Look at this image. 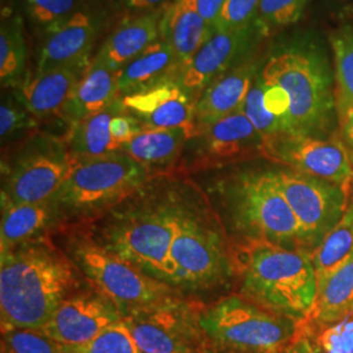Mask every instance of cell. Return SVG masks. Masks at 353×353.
<instances>
[{
    "mask_svg": "<svg viewBox=\"0 0 353 353\" xmlns=\"http://www.w3.org/2000/svg\"><path fill=\"white\" fill-rule=\"evenodd\" d=\"M75 285L72 259L43 239L1 252V331H41Z\"/></svg>",
    "mask_w": 353,
    "mask_h": 353,
    "instance_id": "6da1fadb",
    "label": "cell"
},
{
    "mask_svg": "<svg viewBox=\"0 0 353 353\" xmlns=\"http://www.w3.org/2000/svg\"><path fill=\"white\" fill-rule=\"evenodd\" d=\"M198 323L205 344L220 353H285L301 334V323L239 294L204 309Z\"/></svg>",
    "mask_w": 353,
    "mask_h": 353,
    "instance_id": "52a82bcc",
    "label": "cell"
},
{
    "mask_svg": "<svg viewBox=\"0 0 353 353\" xmlns=\"http://www.w3.org/2000/svg\"><path fill=\"white\" fill-rule=\"evenodd\" d=\"M223 199L230 225L240 240L265 241L307 250L303 228L279 189L272 170L230 176L223 185Z\"/></svg>",
    "mask_w": 353,
    "mask_h": 353,
    "instance_id": "8992f818",
    "label": "cell"
},
{
    "mask_svg": "<svg viewBox=\"0 0 353 353\" xmlns=\"http://www.w3.org/2000/svg\"><path fill=\"white\" fill-rule=\"evenodd\" d=\"M348 208H350V211L352 212L353 216V189L352 191H351V199H350V207H348Z\"/></svg>",
    "mask_w": 353,
    "mask_h": 353,
    "instance_id": "bcb514c9",
    "label": "cell"
},
{
    "mask_svg": "<svg viewBox=\"0 0 353 353\" xmlns=\"http://www.w3.org/2000/svg\"><path fill=\"white\" fill-rule=\"evenodd\" d=\"M1 344L11 353H62L58 343L33 330H4Z\"/></svg>",
    "mask_w": 353,
    "mask_h": 353,
    "instance_id": "74e56055",
    "label": "cell"
},
{
    "mask_svg": "<svg viewBox=\"0 0 353 353\" xmlns=\"http://www.w3.org/2000/svg\"><path fill=\"white\" fill-rule=\"evenodd\" d=\"M126 108L122 97L103 112L90 115L70 127L67 134V145L74 160H88L119 151L110 131L114 115L123 112Z\"/></svg>",
    "mask_w": 353,
    "mask_h": 353,
    "instance_id": "4316f807",
    "label": "cell"
},
{
    "mask_svg": "<svg viewBox=\"0 0 353 353\" xmlns=\"http://www.w3.org/2000/svg\"><path fill=\"white\" fill-rule=\"evenodd\" d=\"M312 0H262L252 21L258 33L268 38L300 20Z\"/></svg>",
    "mask_w": 353,
    "mask_h": 353,
    "instance_id": "1f68e13d",
    "label": "cell"
},
{
    "mask_svg": "<svg viewBox=\"0 0 353 353\" xmlns=\"http://www.w3.org/2000/svg\"><path fill=\"white\" fill-rule=\"evenodd\" d=\"M164 8L130 14L105 39L96 55L114 71L121 70L160 39V20Z\"/></svg>",
    "mask_w": 353,
    "mask_h": 353,
    "instance_id": "44dd1931",
    "label": "cell"
},
{
    "mask_svg": "<svg viewBox=\"0 0 353 353\" xmlns=\"http://www.w3.org/2000/svg\"><path fill=\"white\" fill-rule=\"evenodd\" d=\"M338 122L353 109V29L345 28L331 38Z\"/></svg>",
    "mask_w": 353,
    "mask_h": 353,
    "instance_id": "4dcf8cb0",
    "label": "cell"
},
{
    "mask_svg": "<svg viewBox=\"0 0 353 353\" xmlns=\"http://www.w3.org/2000/svg\"><path fill=\"white\" fill-rule=\"evenodd\" d=\"M261 75V72H259ZM263 85V105L265 110L276 118L281 126L284 128L285 134L290 131V100L287 90L280 87L276 83L265 81L262 77Z\"/></svg>",
    "mask_w": 353,
    "mask_h": 353,
    "instance_id": "ab89813d",
    "label": "cell"
},
{
    "mask_svg": "<svg viewBox=\"0 0 353 353\" xmlns=\"http://www.w3.org/2000/svg\"><path fill=\"white\" fill-rule=\"evenodd\" d=\"M76 267L118 307L121 316L174 301V290L140 272L92 239H74L70 248Z\"/></svg>",
    "mask_w": 353,
    "mask_h": 353,
    "instance_id": "30bf717a",
    "label": "cell"
},
{
    "mask_svg": "<svg viewBox=\"0 0 353 353\" xmlns=\"http://www.w3.org/2000/svg\"><path fill=\"white\" fill-rule=\"evenodd\" d=\"M227 0H194L195 7L203 20L214 30V24Z\"/></svg>",
    "mask_w": 353,
    "mask_h": 353,
    "instance_id": "b9f144b4",
    "label": "cell"
},
{
    "mask_svg": "<svg viewBox=\"0 0 353 353\" xmlns=\"http://www.w3.org/2000/svg\"><path fill=\"white\" fill-rule=\"evenodd\" d=\"M122 101L127 113L135 117L144 130L183 127L194 135L195 99L178 84L176 77L131 93Z\"/></svg>",
    "mask_w": 353,
    "mask_h": 353,
    "instance_id": "e0dca14e",
    "label": "cell"
},
{
    "mask_svg": "<svg viewBox=\"0 0 353 353\" xmlns=\"http://www.w3.org/2000/svg\"><path fill=\"white\" fill-rule=\"evenodd\" d=\"M272 174L303 228L307 250L313 252L341 223L350 207L352 190L288 168L275 169Z\"/></svg>",
    "mask_w": 353,
    "mask_h": 353,
    "instance_id": "8fae6325",
    "label": "cell"
},
{
    "mask_svg": "<svg viewBox=\"0 0 353 353\" xmlns=\"http://www.w3.org/2000/svg\"><path fill=\"white\" fill-rule=\"evenodd\" d=\"M172 0H122L125 8L131 14L151 12L160 8H164Z\"/></svg>",
    "mask_w": 353,
    "mask_h": 353,
    "instance_id": "7bdbcfd3",
    "label": "cell"
},
{
    "mask_svg": "<svg viewBox=\"0 0 353 353\" xmlns=\"http://www.w3.org/2000/svg\"><path fill=\"white\" fill-rule=\"evenodd\" d=\"M262 37L254 24L214 32L176 75L178 84L196 99L212 80L258 51Z\"/></svg>",
    "mask_w": 353,
    "mask_h": 353,
    "instance_id": "9a60e30c",
    "label": "cell"
},
{
    "mask_svg": "<svg viewBox=\"0 0 353 353\" xmlns=\"http://www.w3.org/2000/svg\"><path fill=\"white\" fill-rule=\"evenodd\" d=\"M58 220L61 217L52 199L39 203H12L1 199V252L36 240Z\"/></svg>",
    "mask_w": 353,
    "mask_h": 353,
    "instance_id": "d4e9b609",
    "label": "cell"
},
{
    "mask_svg": "<svg viewBox=\"0 0 353 353\" xmlns=\"http://www.w3.org/2000/svg\"><path fill=\"white\" fill-rule=\"evenodd\" d=\"M285 353H313L310 341L303 334V330H301V334L299 335V338L293 341V344L290 345V350Z\"/></svg>",
    "mask_w": 353,
    "mask_h": 353,
    "instance_id": "f6af8a7d",
    "label": "cell"
},
{
    "mask_svg": "<svg viewBox=\"0 0 353 353\" xmlns=\"http://www.w3.org/2000/svg\"><path fill=\"white\" fill-rule=\"evenodd\" d=\"M339 135L353 164V109L339 122Z\"/></svg>",
    "mask_w": 353,
    "mask_h": 353,
    "instance_id": "ee69618b",
    "label": "cell"
},
{
    "mask_svg": "<svg viewBox=\"0 0 353 353\" xmlns=\"http://www.w3.org/2000/svg\"><path fill=\"white\" fill-rule=\"evenodd\" d=\"M301 330L313 353H353V314L327 326H306Z\"/></svg>",
    "mask_w": 353,
    "mask_h": 353,
    "instance_id": "836d02e7",
    "label": "cell"
},
{
    "mask_svg": "<svg viewBox=\"0 0 353 353\" xmlns=\"http://www.w3.org/2000/svg\"><path fill=\"white\" fill-rule=\"evenodd\" d=\"M265 157L294 172L352 189V160L339 131L330 138L285 134L265 143Z\"/></svg>",
    "mask_w": 353,
    "mask_h": 353,
    "instance_id": "7c38bea8",
    "label": "cell"
},
{
    "mask_svg": "<svg viewBox=\"0 0 353 353\" xmlns=\"http://www.w3.org/2000/svg\"><path fill=\"white\" fill-rule=\"evenodd\" d=\"M186 145H190L189 159L196 168L265 157V139L242 110L198 130Z\"/></svg>",
    "mask_w": 353,
    "mask_h": 353,
    "instance_id": "5bb4252c",
    "label": "cell"
},
{
    "mask_svg": "<svg viewBox=\"0 0 353 353\" xmlns=\"http://www.w3.org/2000/svg\"><path fill=\"white\" fill-rule=\"evenodd\" d=\"M353 314V255L316 283V301L306 326H327Z\"/></svg>",
    "mask_w": 353,
    "mask_h": 353,
    "instance_id": "484cf974",
    "label": "cell"
},
{
    "mask_svg": "<svg viewBox=\"0 0 353 353\" xmlns=\"http://www.w3.org/2000/svg\"><path fill=\"white\" fill-rule=\"evenodd\" d=\"M99 30L100 21L97 16L81 10L63 24L45 33L36 74L92 61L90 51L96 43Z\"/></svg>",
    "mask_w": 353,
    "mask_h": 353,
    "instance_id": "d6986e66",
    "label": "cell"
},
{
    "mask_svg": "<svg viewBox=\"0 0 353 353\" xmlns=\"http://www.w3.org/2000/svg\"><path fill=\"white\" fill-rule=\"evenodd\" d=\"M83 3L84 0H23V8L29 21L45 34L81 11Z\"/></svg>",
    "mask_w": 353,
    "mask_h": 353,
    "instance_id": "e575fe53",
    "label": "cell"
},
{
    "mask_svg": "<svg viewBox=\"0 0 353 353\" xmlns=\"http://www.w3.org/2000/svg\"><path fill=\"white\" fill-rule=\"evenodd\" d=\"M168 287L203 293L224 287L233 278L232 249L214 216L186 196L168 259Z\"/></svg>",
    "mask_w": 353,
    "mask_h": 353,
    "instance_id": "5b68a950",
    "label": "cell"
},
{
    "mask_svg": "<svg viewBox=\"0 0 353 353\" xmlns=\"http://www.w3.org/2000/svg\"><path fill=\"white\" fill-rule=\"evenodd\" d=\"M0 353H11L8 350H7V347L6 345H3L1 344V348H0Z\"/></svg>",
    "mask_w": 353,
    "mask_h": 353,
    "instance_id": "7dc6e473",
    "label": "cell"
},
{
    "mask_svg": "<svg viewBox=\"0 0 353 353\" xmlns=\"http://www.w3.org/2000/svg\"><path fill=\"white\" fill-rule=\"evenodd\" d=\"M353 255V216L350 208L327 236L312 252L316 283L326 278Z\"/></svg>",
    "mask_w": 353,
    "mask_h": 353,
    "instance_id": "f546056e",
    "label": "cell"
},
{
    "mask_svg": "<svg viewBox=\"0 0 353 353\" xmlns=\"http://www.w3.org/2000/svg\"><path fill=\"white\" fill-rule=\"evenodd\" d=\"M145 188L114 207L92 240L168 285L169 252L186 196L181 190Z\"/></svg>",
    "mask_w": 353,
    "mask_h": 353,
    "instance_id": "7a4b0ae2",
    "label": "cell"
},
{
    "mask_svg": "<svg viewBox=\"0 0 353 353\" xmlns=\"http://www.w3.org/2000/svg\"><path fill=\"white\" fill-rule=\"evenodd\" d=\"M232 255L241 296L299 323L306 321L316 296L312 252L265 241L239 240Z\"/></svg>",
    "mask_w": 353,
    "mask_h": 353,
    "instance_id": "3957f363",
    "label": "cell"
},
{
    "mask_svg": "<svg viewBox=\"0 0 353 353\" xmlns=\"http://www.w3.org/2000/svg\"><path fill=\"white\" fill-rule=\"evenodd\" d=\"M62 353H140L123 321L105 330L97 338L83 345L62 347Z\"/></svg>",
    "mask_w": 353,
    "mask_h": 353,
    "instance_id": "8d00e7d4",
    "label": "cell"
},
{
    "mask_svg": "<svg viewBox=\"0 0 353 353\" xmlns=\"http://www.w3.org/2000/svg\"><path fill=\"white\" fill-rule=\"evenodd\" d=\"M181 68L176 52L159 39L117 71L119 96L125 97L165 79L176 77Z\"/></svg>",
    "mask_w": 353,
    "mask_h": 353,
    "instance_id": "cb8c5ba5",
    "label": "cell"
},
{
    "mask_svg": "<svg viewBox=\"0 0 353 353\" xmlns=\"http://www.w3.org/2000/svg\"><path fill=\"white\" fill-rule=\"evenodd\" d=\"M151 169L123 152L74 160L52 202L61 219L89 217L112 210L148 183Z\"/></svg>",
    "mask_w": 353,
    "mask_h": 353,
    "instance_id": "ba28073f",
    "label": "cell"
},
{
    "mask_svg": "<svg viewBox=\"0 0 353 353\" xmlns=\"http://www.w3.org/2000/svg\"><path fill=\"white\" fill-rule=\"evenodd\" d=\"M119 96L117 71L94 57L64 105L61 118L71 127L90 115L103 112Z\"/></svg>",
    "mask_w": 353,
    "mask_h": 353,
    "instance_id": "7402d4cb",
    "label": "cell"
},
{
    "mask_svg": "<svg viewBox=\"0 0 353 353\" xmlns=\"http://www.w3.org/2000/svg\"><path fill=\"white\" fill-rule=\"evenodd\" d=\"M122 321L121 312L100 290L68 296L41 330L62 347L83 345Z\"/></svg>",
    "mask_w": 353,
    "mask_h": 353,
    "instance_id": "2e32d148",
    "label": "cell"
},
{
    "mask_svg": "<svg viewBox=\"0 0 353 353\" xmlns=\"http://www.w3.org/2000/svg\"><path fill=\"white\" fill-rule=\"evenodd\" d=\"M74 159L65 139L34 132L20 140L1 161V199L12 203L50 201L70 174Z\"/></svg>",
    "mask_w": 353,
    "mask_h": 353,
    "instance_id": "9c48e42d",
    "label": "cell"
},
{
    "mask_svg": "<svg viewBox=\"0 0 353 353\" xmlns=\"http://www.w3.org/2000/svg\"><path fill=\"white\" fill-rule=\"evenodd\" d=\"M140 353H204L205 341L198 323L174 301L122 318Z\"/></svg>",
    "mask_w": 353,
    "mask_h": 353,
    "instance_id": "4fadbf2b",
    "label": "cell"
},
{
    "mask_svg": "<svg viewBox=\"0 0 353 353\" xmlns=\"http://www.w3.org/2000/svg\"><path fill=\"white\" fill-rule=\"evenodd\" d=\"M89 64L90 61L36 74L33 77H26L21 87L12 90L38 121L61 117L64 105L71 97Z\"/></svg>",
    "mask_w": 353,
    "mask_h": 353,
    "instance_id": "ffe728a7",
    "label": "cell"
},
{
    "mask_svg": "<svg viewBox=\"0 0 353 353\" xmlns=\"http://www.w3.org/2000/svg\"><path fill=\"white\" fill-rule=\"evenodd\" d=\"M259 72L252 81V88L249 90L241 110L249 118L252 126L263 137L265 143H268L279 137L285 135V131L278 119L265 110L263 105V85Z\"/></svg>",
    "mask_w": 353,
    "mask_h": 353,
    "instance_id": "d590c367",
    "label": "cell"
},
{
    "mask_svg": "<svg viewBox=\"0 0 353 353\" xmlns=\"http://www.w3.org/2000/svg\"><path fill=\"white\" fill-rule=\"evenodd\" d=\"M261 77L276 83L290 96L287 135L330 138L339 131L334 72L318 45L303 39L279 45L267 55Z\"/></svg>",
    "mask_w": 353,
    "mask_h": 353,
    "instance_id": "277c9868",
    "label": "cell"
},
{
    "mask_svg": "<svg viewBox=\"0 0 353 353\" xmlns=\"http://www.w3.org/2000/svg\"><path fill=\"white\" fill-rule=\"evenodd\" d=\"M214 30L198 12L194 0H172L160 20V39L166 42L183 67Z\"/></svg>",
    "mask_w": 353,
    "mask_h": 353,
    "instance_id": "603a6c76",
    "label": "cell"
},
{
    "mask_svg": "<svg viewBox=\"0 0 353 353\" xmlns=\"http://www.w3.org/2000/svg\"><path fill=\"white\" fill-rule=\"evenodd\" d=\"M191 137L189 128L183 127L143 130L134 139L123 144L119 151L148 169L166 168L179 159Z\"/></svg>",
    "mask_w": 353,
    "mask_h": 353,
    "instance_id": "83f0119b",
    "label": "cell"
},
{
    "mask_svg": "<svg viewBox=\"0 0 353 353\" xmlns=\"http://www.w3.org/2000/svg\"><path fill=\"white\" fill-rule=\"evenodd\" d=\"M38 122L37 118L20 101L14 90L3 94L0 105V138L3 145L34 134Z\"/></svg>",
    "mask_w": 353,
    "mask_h": 353,
    "instance_id": "d6a6232c",
    "label": "cell"
},
{
    "mask_svg": "<svg viewBox=\"0 0 353 353\" xmlns=\"http://www.w3.org/2000/svg\"><path fill=\"white\" fill-rule=\"evenodd\" d=\"M26 48L24 21L19 13L1 14L0 26V80L1 87L17 89L26 80Z\"/></svg>",
    "mask_w": 353,
    "mask_h": 353,
    "instance_id": "f1b7e54d",
    "label": "cell"
},
{
    "mask_svg": "<svg viewBox=\"0 0 353 353\" xmlns=\"http://www.w3.org/2000/svg\"><path fill=\"white\" fill-rule=\"evenodd\" d=\"M265 59L255 51L241 63L217 76L203 89L195 101L194 134L230 114L240 112Z\"/></svg>",
    "mask_w": 353,
    "mask_h": 353,
    "instance_id": "ac0fdd59",
    "label": "cell"
},
{
    "mask_svg": "<svg viewBox=\"0 0 353 353\" xmlns=\"http://www.w3.org/2000/svg\"><path fill=\"white\" fill-rule=\"evenodd\" d=\"M262 0H227L214 24V32L250 26Z\"/></svg>",
    "mask_w": 353,
    "mask_h": 353,
    "instance_id": "f35d334b",
    "label": "cell"
},
{
    "mask_svg": "<svg viewBox=\"0 0 353 353\" xmlns=\"http://www.w3.org/2000/svg\"><path fill=\"white\" fill-rule=\"evenodd\" d=\"M143 130L144 128L140 125L139 121L135 117H132L131 114L127 113L126 109L123 112L114 115L112 123H110L112 137H113L114 141L117 143V145L119 147V150L123 144L134 139Z\"/></svg>",
    "mask_w": 353,
    "mask_h": 353,
    "instance_id": "60d3db41",
    "label": "cell"
}]
</instances>
